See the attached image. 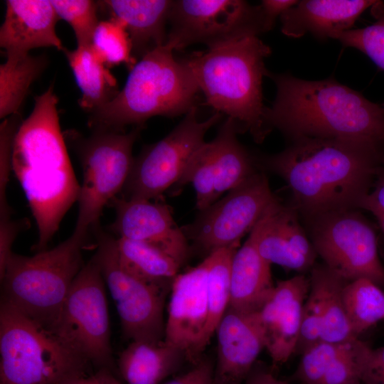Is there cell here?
Here are the masks:
<instances>
[{"label": "cell", "mask_w": 384, "mask_h": 384, "mask_svg": "<svg viewBox=\"0 0 384 384\" xmlns=\"http://www.w3.org/2000/svg\"><path fill=\"white\" fill-rule=\"evenodd\" d=\"M384 149L367 143L301 137L282 151L255 156L257 168L280 176L304 220L326 213L358 209L383 165Z\"/></svg>", "instance_id": "1"}, {"label": "cell", "mask_w": 384, "mask_h": 384, "mask_svg": "<svg viewBox=\"0 0 384 384\" xmlns=\"http://www.w3.org/2000/svg\"><path fill=\"white\" fill-rule=\"evenodd\" d=\"M58 101L52 88L35 97L33 110L21 123L12 148V170L38 228L37 252L46 249L80 193L60 131Z\"/></svg>", "instance_id": "2"}, {"label": "cell", "mask_w": 384, "mask_h": 384, "mask_svg": "<svg viewBox=\"0 0 384 384\" xmlns=\"http://www.w3.org/2000/svg\"><path fill=\"white\" fill-rule=\"evenodd\" d=\"M277 93L265 119L288 139H339L384 149V110L333 78L306 80L289 73H269Z\"/></svg>", "instance_id": "3"}, {"label": "cell", "mask_w": 384, "mask_h": 384, "mask_svg": "<svg viewBox=\"0 0 384 384\" xmlns=\"http://www.w3.org/2000/svg\"><path fill=\"white\" fill-rule=\"evenodd\" d=\"M270 53V48L257 36H247L184 59L206 103L225 114L239 132H249L257 143L271 131L265 119L262 87L263 77L270 73L265 58Z\"/></svg>", "instance_id": "4"}, {"label": "cell", "mask_w": 384, "mask_h": 384, "mask_svg": "<svg viewBox=\"0 0 384 384\" xmlns=\"http://www.w3.org/2000/svg\"><path fill=\"white\" fill-rule=\"evenodd\" d=\"M167 44L137 60L124 87L109 102L91 112L94 131L122 132L128 125L143 127L155 116L176 117L196 106L200 91L185 60H177Z\"/></svg>", "instance_id": "5"}, {"label": "cell", "mask_w": 384, "mask_h": 384, "mask_svg": "<svg viewBox=\"0 0 384 384\" xmlns=\"http://www.w3.org/2000/svg\"><path fill=\"white\" fill-rule=\"evenodd\" d=\"M87 235L73 232L55 247L33 256L13 252L1 278V300L52 331L68 293L85 264Z\"/></svg>", "instance_id": "6"}, {"label": "cell", "mask_w": 384, "mask_h": 384, "mask_svg": "<svg viewBox=\"0 0 384 384\" xmlns=\"http://www.w3.org/2000/svg\"><path fill=\"white\" fill-rule=\"evenodd\" d=\"M0 384H61L90 363L52 331L1 301Z\"/></svg>", "instance_id": "7"}, {"label": "cell", "mask_w": 384, "mask_h": 384, "mask_svg": "<svg viewBox=\"0 0 384 384\" xmlns=\"http://www.w3.org/2000/svg\"><path fill=\"white\" fill-rule=\"evenodd\" d=\"M141 129L136 127L128 133L96 130L88 137L75 138L83 179L74 232L87 235L98 225L105 206L122 191Z\"/></svg>", "instance_id": "8"}, {"label": "cell", "mask_w": 384, "mask_h": 384, "mask_svg": "<svg viewBox=\"0 0 384 384\" xmlns=\"http://www.w3.org/2000/svg\"><path fill=\"white\" fill-rule=\"evenodd\" d=\"M315 251L347 282L370 279L384 286L376 230L358 209L326 213L304 220Z\"/></svg>", "instance_id": "9"}, {"label": "cell", "mask_w": 384, "mask_h": 384, "mask_svg": "<svg viewBox=\"0 0 384 384\" xmlns=\"http://www.w3.org/2000/svg\"><path fill=\"white\" fill-rule=\"evenodd\" d=\"M105 286L93 255L73 281L52 331L90 364L112 370Z\"/></svg>", "instance_id": "10"}, {"label": "cell", "mask_w": 384, "mask_h": 384, "mask_svg": "<svg viewBox=\"0 0 384 384\" xmlns=\"http://www.w3.org/2000/svg\"><path fill=\"white\" fill-rule=\"evenodd\" d=\"M97 250L94 254L119 316L122 334L129 341L164 340V302L166 287L146 282L120 262L117 238L95 228Z\"/></svg>", "instance_id": "11"}, {"label": "cell", "mask_w": 384, "mask_h": 384, "mask_svg": "<svg viewBox=\"0 0 384 384\" xmlns=\"http://www.w3.org/2000/svg\"><path fill=\"white\" fill-rule=\"evenodd\" d=\"M221 117V113L215 112L201 121L195 106L164 138L144 146L134 158L122 189L123 198L151 201L176 186L194 153L206 142L207 132Z\"/></svg>", "instance_id": "12"}, {"label": "cell", "mask_w": 384, "mask_h": 384, "mask_svg": "<svg viewBox=\"0 0 384 384\" xmlns=\"http://www.w3.org/2000/svg\"><path fill=\"white\" fill-rule=\"evenodd\" d=\"M166 43L174 50L203 43L210 48L272 26L260 6L241 0H176L169 15Z\"/></svg>", "instance_id": "13"}, {"label": "cell", "mask_w": 384, "mask_h": 384, "mask_svg": "<svg viewBox=\"0 0 384 384\" xmlns=\"http://www.w3.org/2000/svg\"><path fill=\"white\" fill-rule=\"evenodd\" d=\"M277 200L267 176L260 170L223 198L199 210L196 219L181 229L188 240L208 255L240 245L241 238L251 232Z\"/></svg>", "instance_id": "14"}, {"label": "cell", "mask_w": 384, "mask_h": 384, "mask_svg": "<svg viewBox=\"0 0 384 384\" xmlns=\"http://www.w3.org/2000/svg\"><path fill=\"white\" fill-rule=\"evenodd\" d=\"M238 132L234 121L227 117L216 137L205 142L194 153L175 186L177 189L189 183L193 186L198 211L259 171L254 156L238 141Z\"/></svg>", "instance_id": "15"}, {"label": "cell", "mask_w": 384, "mask_h": 384, "mask_svg": "<svg viewBox=\"0 0 384 384\" xmlns=\"http://www.w3.org/2000/svg\"><path fill=\"white\" fill-rule=\"evenodd\" d=\"M206 257L196 267L178 273L171 285L164 341L196 364L207 346Z\"/></svg>", "instance_id": "16"}, {"label": "cell", "mask_w": 384, "mask_h": 384, "mask_svg": "<svg viewBox=\"0 0 384 384\" xmlns=\"http://www.w3.org/2000/svg\"><path fill=\"white\" fill-rule=\"evenodd\" d=\"M299 220L292 206L277 200L251 230L257 249L267 263L299 272L313 268L317 254Z\"/></svg>", "instance_id": "17"}, {"label": "cell", "mask_w": 384, "mask_h": 384, "mask_svg": "<svg viewBox=\"0 0 384 384\" xmlns=\"http://www.w3.org/2000/svg\"><path fill=\"white\" fill-rule=\"evenodd\" d=\"M112 230L129 240L151 245L173 257L181 266L189 255L188 240L175 223L169 207L142 199L114 200Z\"/></svg>", "instance_id": "18"}, {"label": "cell", "mask_w": 384, "mask_h": 384, "mask_svg": "<svg viewBox=\"0 0 384 384\" xmlns=\"http://www.w3.org/2000/svg\"><path fill=\"white\" fill-rule=\"evenodd\" d=\"M309 288L310 280L302 274L280 281L258 311L265 348L274 366L284 364L295 353Z\"/></svg>", "instance_id": "19"}, {"label": "cell", "mask_w": 384, "mask_h": 384, "mask_svg": "<svg viewBox=\"0 0 384 384\" xmlns=\"http://www.w3.org/2000/svg\"><path fill=\"white\" fill-rule=\"evenodd\" d=\"M215 333L217 361L213 384H241L265 348L258 312L228 309Z\"/></svg>", "instance_id": "20"}, {"label": "cell", "mask_w": 384, "mask_h": 384, "mask_svg": "<svg viewBox=\"0 0 384 384\" xmlns=\"http://www.w3.org/2000/svg\"><path fill=\"white\" fill-rule=\"evenodd\" d=\"M6 5L0 46L6 58L26 55L38 48L64 50L55 31L59 17L50 1L7 0Z\"/></svg>", "instance_id": "21"}, {"label": "cell", "mask_w": 384, "mask_h": 384, "mask_svg": "<svg viewBox=\"0 0 384 384\" xmlns=\"http://www.w3.org/2000/svg\"><path fill=\"white\" fill-rule=\"evenodd\" d=\"M378 1L304 0L280 16L281 31L290 38L306 33L325 40L350 30L357 18Z\"/></svg>", "instance_id": "22"}, {"label": "cell", "mask_w": 384, "mask_h": 384, "mask_svg": "<svg viewBox=\"0 0 384 384\" xmlns=\"http://www.w3.org/2000/svg\"><path fill=\"white\" fill-rule=\"evenodd\" d=\"M173 1L171 0H106L98 1L111 18L126 28L132 43V55L142 58L166 43V25Z\"/></svg>", "instance_id": "23"}, {"label": "cell", "mask_w": 384, "mask_h": 384, "mask_svg": "<svg viewBox=\"0 0 384 384\" xmlns=\"http://www.w3.org/2000/svg\"><path fill=\"white\" fill-rule=\"evenodd\" d=\"M230 282L228 309L242 313L258 312L274 289L271 265L260 256L252 232L233 257Z\"/></svg>", "instance_id": "24"}, {"label": "cell", "mask_w": 384, "mask_h": 384, "mask_svg": "<svg viewBox=\"0 0 384 384\" xmlns=\"http://www.w3.org/2000/svg\"><path fill=\"white\" fill-rule=\"evenodd\" d=\"M183 358V354L164 340L133 341L120 353L118 368L127 384H160Z\"/></svg>", "instance_id": "25"}, {"label": "cell", "mask_w": 384, "mask_h": 384, "mask_svg": "<svg viewBox=\"0 0 384 384\" xmlns=\"http://www.w3.org/2000/svg\"><path fill=\"white\" fill-rule=\"evenodd\" d=\"M63 52L82 93L81 107L92 112L117 95V79L92 45L64 48Z\"/></svg>", "instance_id": "26"}, {"label": "cell", "mask_w": 384, "mask_h": 384, "mask_svg": "<svg viewBox=\"0 0 384 384\" xmlns=\"http://www.w3.org/2000/svg\"><path fill=\"white\" fill-rule=\"evenodd\" d=\"M117 248L120 262L129 272L153 284H171L181 267L166 253L143 242L117 238Z\"/></svg>", "instance_id": "27"}, {"label": "cell", "mask_w": 384, "mask_h": 384, "mask_svg": "<svg viewBox=\"0 0 384 384\" xmlns=\"http://www.w3.org/2000/svg\"><path fill=\"white\" fill-rule=\"evenodd\" d=\"M311 274L317 279L321 289V341L346 343L356 339L352 334L343 300V289L348 282L325 265H314Z\"/></svg>", "instance_id": "28"}, {"label": "cell", "mask_w": 384, "mask_h": 384, "mask_svg": "<svg viewBox=\"0 0 384 384\" xmlns=\"http://www.w3.org/2000/svg\"><path fill=\"white\" fill-rule=\"evenodd\" d=\"M47 65L43 55L6 58L0 66V117L20 114L31 84Z\"/></svg>", "instance_id": "29"}, {"label": "cell", "mask_w": 384, "mask_h": 384, "mask_svg": "<svg viewBox=\"0 0 384 384\" xmlns=\"http://www.w3.org/2000/svg\"><path fill=\"white\" fill-rule=\"evenodd\" d=\"M240 245L215 250L206 257L207 269L208 324L206 342L208 345L227 311L230 296V265Z\"/></svg>", "instance_id": "30"}, {"label": "cell", "mask_w": 384, "mask_h": 384, "mask_svg": "<svg viewBox=\"0 0 384 384\" xmlns=\"http://www.w3.org/2000/svg\"><path fill=\"white\" fill-rule=\"evenodd\" d=\"M343 304L353 336L384 320V292L370 279L361 278L346 282Z\"/></svg>", "instance_id": "31"}, {"label": "cell", "mask_w": 384, "mask_h": 384, "mask_svg": "<svg viewBox=\"0 0 384 384\" xmlns=\"http://www.w3.org/2000/svg\"><path fill=\"white\" fill-rule=\"evenodd\" d=\"M91 45L108 68L124 63L130 70L137 62L126 28L114 18L99 22Z\"/></svg>", "instance_id": "32"}, {"label": "cell", "mask_w": 384, "mask_h": 384, "mask_svg": "<svg viewBox=\"0 0 384 384\" xmlns=\"http://www.w3.org/2000/svg\"><path fill=\"white\" fill-rule=\"evenodd\" d=\"M376 21L362 28L343 31L334 38L343 46L354 48L366 54L384 70V5L380 1L372 6Z\"/></svg>", "instance_id": "33"}, {"label": "cell", "mask_w": 384, "mask_h": 384, "mask_svg": "<svg viewBox=\"0 0 384 384\" xmlns=\"http://www.w3.org/2000/svg\"><path fill=\"white\" fill-rule=\"evenodd\" d=\"M59 18L63 19L73 28L78 46L92 44L98 20V1L90 0H51Z\"/></svg>", "instance_id": "34"}, {"label": "cell", "mask_w": 384, "mask_h": 384, "mask_svg": "<svg viewBox=\"0 0 384 384\" xmlns=\"http://www.w3.org/2000/svg\"><path fill=\"white\" fill-rule=\"evenodd\" d=\"M354 340L346 343L321 341L312 345L302 353L296 378L303 384H319L331 364L350 348Z\"/></svg>", "instance_id": "35"}, {"label": "cell", "mask_w": 384, "mask_h": 384, "mask_svg": "<svg viewBox=\"0 0 384 384\" xmlns=\"http://www.w3.org/2000/svg\"><path fill=\"white\" fill-rule=\"evenodd\" d=\"M309 280V292L303 306L300 334L295 351L301 353L321 341L323 311L321 289L317 279L312 274Z\"/></svg>", "instance_id": "36"}, {"label": "cell", "mask_w": 384, "mask_h": 384, "mask_svg": "<svg viewBox=\"0 0 384 384\" xmlns=\"http://www.w3.org/2000/svg\"><path fill=\"white\" fill-rule=\"evenodd\" d=\"M368 346L359 338L354 340L350 348L331 364L319 384H362L361 361Z\"/></svg>", "instance_id": "37"}, {"label": "cell", "mask_w": 384, "mask_h": 384, "mask_svg": "<svg viewBox=\"0 0 384 384\" xmlns=\"http://www.w3.org/2000/svg\"><path fill=\"white\" fill-rule=\"evenodd\" d=\"M22 122L20 114L4 119L0 127V212L7 213L9 208L6 191L12 170L11 156L13 143L16 132Z\"/></svg>", "instance_id": "38"}, {"label": "cell", "mask_w": 384, "mask_h": 384, "mask_svg": "<svg viewBox=\"0 0 384 384\" xmlns=\"http://www.w3.org/2000/svg\"><path fill=\"white\" fill-rule=\"evenodd\" d=\"M358 209L370 212L376 219L384 235V165L378 171L373 185L361 200Z\"/></svg>", "instance_id": "39"}, {"label": "cell", "mask_w": 384, "mask_h": 384, "mask_svg": "<svg viewBox=\"0 0 384 384\" xmlns=\"http://www.w3.org/2000/svg\"><path fill=\"white\" fill-rule=\"evenodd\" d=\"M360 376L362 384H384V346L367 347L361 361Z\"/></svg>", "instance_id": "40"}, {"label": "cell", "mask_w": 384, "mask_h": 384, "mask_svg": "<svg viewBox=\"0 0 384 384\" xmlns=\"http://www.w3.org/2000/svg\"><path fill=\"white\" fill-rule=\"evenodd\" d=\"M213 371L211 362L201 359L188 372L163 384H213Z\"/></svg>", "instance_id": "41"}, {"label": "cell", "mask_w": 384, "mask_h": 384, "mask_svg": "<svg viewBox=\"0 0 384 384\" xmlns=\"http://www.w3.org/2000/svg\"><path fill=\"white\" fill-rule=\"evenodd\" d=\"M61 384H122L112 373V370L106 368H98L90 375H82L70 378Z\"/></svg>", "instance_id": "42"}, {"label": "cell", "mask_w": 384, "mask_h": 384, "mask_svg": "<svg viewBox=\"0 0 384 384\" xmlns=\"http://www.w3.org/2000/svg\"><path fill=\"white\" fill-rule=\"evenodd\" d=\"M297 2L294 0H264L260 5L267 21L273 27L276 18Z\"/></svg>", "instance_id": "43"}, {"label": "cell", "mask_w": 384, "mask_h": 384, "mask_svg": "<svg viewBox=\"0 0 384 384\" xmlns=\"http://www.w3.org/2000/svg\"><path fill=\"white\" fill-rule=\"evenodd\" d=\"M277 380L270 371L254 366L245 378V384H276Z\"/></svg>", "instance_id": "44"}, {"label": "cell", "mask_w": 384, "mask_h": 384, "mask_svg": "<svg viewBox=\"0 0 384 384\" xmlns=\"http://www.w3.org/2000/svg\"><path fill=\"white\" fill-rule=\"evenodd\" d=\"M276 384H289L288 383H286L284 381H282V380H277V382H276Z\"/></svg>", "instance_id": "45"}, {"label": "cell", "mask_w": 384, "mask_h": 384, "mask_svg": "<svg viewBox=\"0 0 384 384\" xmlns=\"http://www.w3.org/2000/svg\"><path fill=\"white\" fill-rule=\"evenodd\" d=\"M381 106L383 107V110H384V103H383V104H382V105H381Z\"/></svg>", "instance_id": "46"}, {"label": "cell", "mask_w": 384, "mask_h": 384, "mask_svg": "<svg viewBox=\"0 0 384 384\" xmlns=\"http://www.w3.org/2000/svg\"><path fill=\"white\" fill-rule=\"evenodd\" d=\"M383 164L384 165V157L383 159Z\"/></svg>", "instance_id": "47"}]
</instances>
